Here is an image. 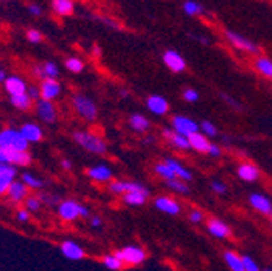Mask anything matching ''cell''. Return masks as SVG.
<instances>
[{"instance_id": "1", "label": "cell", "mask_w": 272, "mask_h": 271, "mask_svg": "<svg viewBox=\"0 0 272 271\" xmlns=\"http://www.w3.org/2000/svg\"><path fill=\"white\" fill-rule=\"evenodd\" d=\"M73 140L77 141L83 149H86V151H89V153L104 154L105 151H107V145H105V141L94 133L83 132V130L73 132Z\"/></svg>"}, {"instance_id": "2", "label": "cell", "mask_w": 272, "mask_h": 271, "mask_svg": "<svg viewBox=\"0 0 272 271\" xmlns=\"http://www.w3.org/2000/svg\"><path fill=\"white\" fill-rule=\"evenodd\" d=\"M72 102H73L75 111L78 112V116L85 119L86 122H94L97 119V107L89 97L83 96V94H75Z\"/></svg>"}, {"instance_id": "3", "label": "cell", "mask_w": 272, "mask_h": 271, "mask_svg": "<svg viewBox=\"0 0 272 271\" xmlns=\"http://www.w3.org/2000/svg\"><path fill=\"white\" fill-rule=\"evenodd\" d=\"M29 141L23 137L20 130L15 129H5L0 132V146L2 148H12V149H28Z\"/></svg>"}, {"instance_id": "4", "label": "cell", "mask_w": 272, "mask_h": 271, "mask_svg": "<svg viewBox=\"0 0 272 271\" xmlns=\"http://www.w3.org/2000/svg\"><path fill=\"white\" fill-rule=\"evenodd\" d=\"M115 255L123 263H126V265H130V266H138V265H141V263L146 260L145 250H143L141 247H136V245L123 247L122 250H117Z\"/></svg>"}, {"instance_id": "5", "label": "cell", "mask_w": 272, "mask_h": 271, "mask_svg": "<svg viewBox=\"0 0 272 271\" xmlns=\"http://www.w3.org/2000/svg\"><path fill=\"white\" fill-rule=\"evenodd\" d=\"M225 37L233 47H237L243 52H248V54H254V56L261 54V49L256 46L253 41L246 39V37H243V36H240L237 33H232V31H225Z\"/></svg>"}, {"instance_id": "6", "label": "cell", "mask_w": 272, "mask_h": 271, "mask_svg": "<svg viewBox=\"0 0 272 271\" xmlns=\"http://www.w3.org/2000/svg\"><path fill=\"white\" fill-rule=\"evenodd\" d=\"M172 127L173 130L181 133V135H186L190 137L191 133L194 132H199V124L193 120L191 117H186V116H175L172 119Z\"/></svg>"}, {"instance_id": "7", "label": "cell", "mask_w": 272, "mask_h": 271, "mask_svg": "<svg viewBox=\"0 0 272 271\" xmlns=\"http://www.w3.org/2000/svg\"><path fill=\"white\" fill-rule=\"evenodd\" d=\"M36 111H37V116H39L44 122L47 124H52L57 120V109L55 106L52 104L50 99H37V104H36Z\"/></svg>"}, {"instance_id": "8", "label": "cell", "mask_w": 272, "mask_h": 271, "mask_svg": "<svg viewBox=\"0 0 272 271\" xmlns=\"http://www.w3.org/2000/svg\"><path fill=\"white\" fill-rule=\"evenodd\" d=\"M80 208L81 205L73 200H65V201H60L58 205V214L62 220L65 221H73L77 220V218L80 216Z\"/></svg>"}, {"instance_id": "9", "label": "cell", "mask_w": 272, "mask_h": 271, "mask_svg": "<svg viewBox=\"0 0 272 271\" xmlns=\"http://www.w3.org/2000/svg\"><path fill=\"white\" fill-rule=\"evenodd\" d=\"M62 91V86L55 78H44L41 83V97L44 99H55V97Z\"/></svg>"}, {"instance_id": "10", "label": "cell", "mask_w": 272, "mask_h": 271, "mask_svg": "<svg viewBox=\"0 0 272 271\" xmlns=\"http://www.w3.org/2000/svg\"><path fill=\"white\" fill-rule=\"evenodd\" d=\"M249 205L262 214H272V201L269 197L262 193H253L249 197Z\"/></svg>"}, {"instance_id": "11", "label": "cell", "mask_w": 272, "mask_h": 271, "mask_svg": "<svg viewBox=\"0 0 272 271\" xmlns=\"http://www.w3.org/2000/svg\"><path fill=\"white\" fill-rule=\"evenodd\" d=\"M164 64L167 65L172 72H177V73L183 72L186 69L185 59L175 50H167V52H165V54H164Z\"/></svg>"}, {"instance_id": "12", "label": "cell", "mask_w": 272, "mask_h": 271, "mask_svg": "<svg viewBox=\"0 0 272 271\" xmlns=\"http://www.w3.org/2000/svg\"><path fill=\"white\" fill-rule=\"evenodd\" d=\"M146 107L156 116H164V114H167V112H169V102H167V99H164L162 96L154 94V96L148 97Z\"/></svg>"}, {"instance_id": "13", "label": "cell", "mask_w": 272, "mask_h": 271, "mask_svg": "<svg viewBox=\"0 0 272 271\" xmlns=\"http://www.w3.org/2000/svg\"><path fill=\"white\" fill-rule=\"evenodd\" d=\"M154 206L159 209V211H162L165 214H178L180 213V205L175 201V200H172L169 197H157L154 200Z\"/></svg>"}, {"instance_id": "14", "label": "cell", "mask_w": 272, "mask_h": 271, "mask_svg": "<svg viewBox=\"0 0 272 271\" xmlns=\"http://www.w3.org/2000/svg\"><path fill=\"white\" fill-rule=\"evenodd\" d=\"M62 253L63 257L68 258V260H73V261H78V260H83L85 258V250L78 245L72 242V240H65V242L62 244Z\"/></svg>"}, {"instance_id": "15", "label": "cell", "mask_w": 272, "mask_h": 271, "mask_svg": "<svg viewBox=\"0 0 272 271\" xmlns=\"http://www.w3.org/2000/svg\"><path fill=\"white\" fill-rule=\"evenodd\" d=\"M7 193H9V197L12 201H23V200H26L28 197V185L23 182H18V180H13V182L10 184L9 187V190H7Z\"/></svg>"}, {"instance_id": "16", "label": "cell", "mask_w": 272, "mask_h": 271, "mask_svg": "<svg viewBox=\"0 0 272 271\" xmlns=\"http://www.w3.org/2000/svg\"><path fill=\"white\" fill-rule=\"evenodd\" d=\"M148 197H149V190H148V189H143V190H131V192L123 193V201H125V205L140 206V205H145L146 200H148Z\"/></svg>"}, {"instance_id": "17", "label": "cell", "mask_w": 272, "mask_h": 271, "mask_svg": "<svg viewBox=\"0 0 272 271\" xmlns=\"http://www.w3.org/2000/svg\"><path fill=\"white\" fill-rule=\"evenodd\" d=\"M237 174L241 180H245V182H254V180L259 179V169L251 162H243L238 166Z\"/></svg>"}, {"instance_id": "18", "label": "cell", "mask_w": 272, "mask_h": 271, "mask_svg": "<svg viewBox=\"0 0 272 271\" xmlns=\"http://www.w3.org/2000/svg\"><path fill=\"white\" fill-rule=\"evenodd\" d=\"M208 232L216 239H227L230 236V228L221 220H209L208 223Z\"/></svg>"}, {"instance_id": "19", "label": "cell", "mask_w": 272, "mask_h": 271, "mask_svg": "<svg viewBox=\"0 0 272 271\" xmlns=\"http://www.w3.org/2000/svg\"><path fill=\"white\" fill-rule=\"evenodd\" d=\"M164 137L167 138V140H170V143L175 148H178V149H190L191 146H190V138L186 137V135H181V133H178V132H175V130H169V129H164Z\"/></svg>"}, {"instance_id": "20", "label": "cell", "mask_w": 272, "mask_h": 271, "mask_svg": "<svg viewBox=\"0 0 272 271\" xmlns=\"http://www.w3.org/2000/svg\"><path fill=\"white\" fill-rule=\"evenodd\" d=\"M86 174H88L91 179L97 180V182H107V180L112 179L113 172H112V169L109 168V166L99 164V166H94V168H89V169L86 171Z\"/></svg>"}, {"instance_id": "21", "label": "cell", "mask_w": 272, "mask_h": 271, "mask_svg": "<svg viewBox=\"0 0 272 271\" xmlns=\"http://www.w3.org/2000/svg\"><path fill=\"white\" fill-rule=\"evenodd\" d=\"M4 85H5V89H7V93H9L10 96L12 94H21V93H26V83L23 81L20 77H7L5 81H4Z\"/></svg>"}, {"instance_id": "22", "label": "cell", "mask_w": 272, "mask_h": 271, "mask_svg": "<svg viewBox=\"0 0 272 271\" xmlns=\"http://www.w3.org/2000/svg\"><path fill=\"white\" fill-rule=\"evenodd\" d=\"M20 132L29 143H37L42 140V129L36 124H25L20 129Z\"/></svg>"}, {"instance_id": "23", "label": "cell", "mask_w": 272, "mask_h": 271, "mask_svg": "<svg viewBox=\"0 0 272 271\" xmlns=\"http://www.w3.org/2000/svg\"><path fill=\"white\" fill-rule=\"evenodd\" d=\"M188 138H190V146L194 149V151H199V153H206L208 151L209 141H208V137L202 132L201 133L199 132H194Z\"/></svg>"}, {"instance_id": "24", "label": "cell", "mask_w": 272, "mask_h": 271, "mask_svg": "<svg viewBox=\"0 0 272 271\" xmlns=\"http://www.w3.org/2000/svg\"><path fill=\"white\" fill-rule=\"evenodd\" d=\"M10 102L13 107H17L20 111H28L33 104V97L28 93H21V94H12L10 96Z\"/></svg>"}, {"instance_id": "25", "label": "cell", "mask_w": 272, "mask_h": 271, "mask_svg": "<svg viewBox=\"0 0 272 271\" xmlns=\"http://www.w3.org/2000/svg\"><path fill=\"white\" fill-rule=\"evenodd\" d=\"M165 162H167L169 166H170V169L175 172L177 174V177H180L181 180H185V182H190V180L193 179V174L190 171H188L183 164H180L178 161H175V159H170V157H167L165 159Z\"/></svg>"}, {"instance_id": "26", "label": "cell", "mask_w": 272, "mask_h": 271, "mask_svg": "<svg viewBox=\"0 0 272 271\" xmlns=\"http://www.w3.org/2000/svg\"><path fill=\"white\" fill-rule=\"evenodd\" d=\"M130 127L134 130V132H140V133H146L149 130V120L145 117V116H141V114H133L130 117Z\"/></svg>"}, {"instance_id": "27", "label": "cell", "mask_w": 272, "mask_h": 271, "mask_svg": "<svg viewBox=\"0 0 272 271\" xmlns=\"http://www.w3.org/2000/svg\"><path fill=\"white\" fill-rule=\"evenodd\" d=\"M224 261L227 263V266H229L230 269H233V271H245L243 260H241V257H238L235 252H225L224 253Z\"/></svg>"}, {"instance_id": "28", "label": "cell", "mask_w": 272, "mask_h": 271, "mask_svg": "<svg viewBox=\"0 0 272 271\" xmlns=\"http://www.w3.org/2000/svg\"><path fill=\"white\" fill-rule=\"evenodd\" d=\"M254 69L259 73H262L264 77L272 78V60L267 57H258L254 60Z\"/></svg>"}, {"instance_id": "29", "label": "cell", "mask_w": 272, "mask_h": 271, "mask_svg": "<svg viewBox=\"0 0 272 271\" xmlns=\"http://www.w3.org/2000/svg\"><path fill=\"white\" fill-rule=\"evenodd\" d=\"M165 185H167L169 189L175 190L177 193H183V195L190 193V187H188V185H186V182H185V180H181L180 177L167 179V180H165Z\"/></svg>"}, {"instance_id": "30", "label": "cell", "mask_w": 272, "mask_h": 271, "mask_svg": "<svg viewBox=\"0 0 272 271\" xmlns=\"http://www.w3.org/2000/svg\"><path fill=\"white\" fill-rule=\"evenodd\" d=\"M54 2V10L55 13L62 15V17H68L73 12V2L72 0H52Z\"/></svg>"}, {"instance_id": "31", "label": "cell", "mask_w": 272, "mask_h": 271, "mask_svg": "<svg viewBox=\"0 0 272 271\" xmlns=\"http://www.w3.org/2000/svg\"><path fill=\"white\" fill-rule=\"evenodd\" d=\"M154 171H156V174L159 177H162L164 180H167V179H173V177H177V174L170 169V166L167 162H157L154 166Z\"/></svg>"}, {"instance_id": "32", "label": "cell", "mask_w": 272, "mask_h": 271, "mask_svg": "<svg viewBox=\"0 0 272 271\" xmlns=\"http://www.w3.org/2000/svg\"><path fill=\"white\" fill-rule=\"evenodd\" d=\"M183 12L190 17H198V15L204 13V9L199 2H194V0H186L183 4Z\"/></svg>"}, {"instance_id": "33", "label": "cell", "mask_w": 272, "mask_h": 271, "mask_svg": "<svg viewBox=\"0 0 272 271\" xmlns=\"http://www.w3.org/2000/svg\"><path fill=\"white\" fill-rule=\"evenodd\" d=\"M102 263H104L105 268L112 269V271H117V269L123 268V261L120 260L117 255H105V257L102 258Z\"/></svg>"}, {"instance_id": "34", "label": "cell", "mask_w": 272, "mask_h": 271, "mask_svg": "<svg viewBox=\"0 0 272 271\" xmlns=\"http://www.w3.org/2000/svg\"><path fill=\"white\" fill-rule=\"evenodd\" d=\"M109 190L113 195H123L128 190V180H115L109 185Z\"/></svg>"}, {"instance_id": "35", "label": "cell", "mask_w": 272, "mask_h": 271, "mask_svg": "<svg viewBox=\"0 0 272 271\" xmlns=\"http://www.w3.org/2000/svg\"><path fill=\"white\" fill-rule=\"evenodd\" d=\"M65 65H66V69L70 70V72H73V73H80L83 69H85V64H83L81 60H80V59H77V57H70V59H66Z\"/></svg>"}, {"instance_id": "36", "label": "cell", "mask_w": 272, "mask_h": 271, "mask_svg": "<svg viewBox=\"0 0 272 271\" xmlns=\"http://www.w3.org/2000/svg\"><path fill=\"white\" fill-rule=\"evenodd\" d=\"M21 180H23V182H25L28 187H31V189H41V187L44 185V182H42L41 179H36L34 176L29 174V172H25V174H23V177H21Z\"/></svg>"}, {"instance_id": "37", "label": "cell", "mask_w": 272, "mask_h": 271, "mask_svg": "<svg viewBox=\"0 0 272 271\" xmlns=\"http://www.w3.org/2000/svg\"><path fill=\"white\" fill-rule=\"evenodd\" d=\"M199 130L206 135V137H216L217 135V129L214 124H211L209 120H204V122L199 124Z\"/></svg>"}, {"instance_id": "38", "label": "cell", "mask_w": 272, "mask_h": 271, "mask_svg": "<svg viewBox=\"0 0 272 271\" xmlns=\"http://www.w3.org/2000/svg\"><path fill=\"white\" fill-rule=\"evenodd\" d=\"M42 201L39 197H26V209L28 211H39Z\"/></svg>"}, {"instance_id": "39", "label": "cell", "mask_w": 272, "mask_h": 271, "mask_svg": "<svg viewBox=\"0 0 272 271\" xmlns=\"http://www.w3.org/2000/svg\"><path fill=\"white\" fill-rule=\"evenodd\" d=\"M44 72H45V77H49V78H57L58 77V67L54 62H45L44 64Z\"/></svg>"}, {"instance_id": "40", "label": "cell", "mask_w": 272, "mask_h": 271, "mask_svg": "<svg viewBox=\"0 0 272 271\" xmlns=\"http://www.w3.org/2000/svg\"><path fill=\"white\" fill-rule=\"evenodd\" d=\"M241 260H243L245 271H258V269H259V265H258V263H256L251 257H248V255H245V257H241Z\"/></svg>"}, {"instance_id": "41", "label": "cell", "mask_w": 272, "mask_h": 271, "mask_svg": "<svg viewBox=\"0 0 272 271\" xmlns=\"http://www.w3.org/2000/svg\"><path fill=\"white\" fill-rule=\"evenodd\" d=\"M15 180V176L13 174H7V172H0V185L5 187L7 190H9L10 184Z\"/></svg>"}, {"instance_id": "42", "label": "cell", "mask_w": 272, "mask_h": 271, "mask_svg": "<svg viewBox=\"0 0 272 271\" xmlns=\"http://www.w3.org/2000/svg\"><path fill=\"white\" fill-rule=\"evenodd\" d=\"M183 99L186 102H196L199 99V93L196 91V89H186V91L183 93Z\"/></svg>"}, {"instance_id": "43", "label": "cell", "mask_w": 272, "mask_h": 271, "mask_svg": "<svg viewBox=\"0 0 272 271\" xmlns=\"http://www.w3.org/2000/svg\"><path fill=\"white\" fill-rule=\"evenodd\" d=\"M26 37H28V41L29 42H33V44H37V42H41L42 41V34L37 31V29H29L28 31V34H26Z\"/></svg>"}, {"instance_id": "44", "label": "cell", "mask_w": 272, "mask_h": 271, "mask_svg": "<svg viewBox=\"0 0 272 271\" xmlns=\"http://www.w3.org/2000/svg\"><path fill=\"white\" fill-rule=\"evenodd\" d=\"M39 198L42 203H45V205H57L58 203V197H55V195H49V193H42L39 195Z\"/></svg>"}, {"instance_id": "45", "label": "cell", "mask_w": 272, "mask_h": 271, "mask_svg": "<svg viewBox=\"0 0 272 271\" xmlns=\"http://www.w3.org/2000/svg\"><path fill=\"white\" fill-rule=\"evenodd\" d=\"M211 157H221V154H222V149H221V146H217V145H214V143H209V146H208V151H206Z\"/></svg>"}, {"instance_id": "46", "label": "cell", "mask_w": 272, "mask_h": 271, "mask_svg": "<svg viewBox=\"0 0 272 271\" xmlns=\"http://www.w3.org/2000/svg\"><path fill=\"white\" fill-rule=\"evenodd\" d=\"M190 221L194 223V224H199L204 221V214L202 211H199V209H191V213H190Z\"/></svg>"}, {"instance_id": "47", "label": "cell", "mask_w": 272, "mask_h": 271, "mask_svg": "<svg viewBox=\"0 0 272 271\" xmlns=\"http://www.w3.org/2000/svg\"><path fill=\"white\" fill-rule=\"evenodd\" d=\"M26 93L33 97V101H37V99H39V96H41V88H37V86L31 85V86H28Z\"/></svg>"}, {"instance_id": "48", "label": "cell", "mask_w": 272, "mask_h": 271, "mask_svg": "<svg viewBox=\"0 0 272 271\" xmlns=\"http://www.w3.org/2000/svg\"><path fill=\"white\" fill-rule=\"evenodd\" d=\"M211 189H213V190H214L216 193H219V195H222V193L227 192L225 184H224V182H217V180H214L213 185H211Z\"/></svg>"}, {"instance_id": "49", "label": "cell", "mask_w": 272, "mask_h": 271, "mask_svg": "<svg viewBox=\"0 0 272 271\" xmlns=\"http://www.w3.org/2000/svg\"><path fill=\"white\" fill-rule=\"evenodd\" d=\"M17 220L20 223H28L29 221V211H26V209H20V211H17Z\"/></svg>"}, {"instance_id": "50", "label": "cell", "mask_w": 272, "mask_h": 271, "mask_svg": "<svg viewBox=\"0 0 272 271\" xmlns=\"http://www.w3.org/2000/svg\"><path fill=\"white\" fill-rule=\"evenodd\" d=\"M28 12L33 15V17H41V13H42V9L39 5H29L28 7Z\"/></svg>"}, {"instance_id": "51", "label": "cell", "mask_w": 272, "mask_h": 271, "mask_svg": "<svg viewBox=\"0 0 272 271\" xmlns=\"http://www.w3.org/2000/svg\"><path fill=\"white\" fill-rule=\"evenodd\" d=\"M34 75H36V77H39L41 80L47 78V77H45V72H44V65H36L34 67Z\"/></svg>"}, {"instance_id": "52", "label": "cell", "mask_w": 272, "mask_h": 271, "mask_svg": "<svg viewBox=\"0 0 272 271\" xmlns=\"http://www.w3.org/2000/svg\"><path fill=\"white\" fill-rule=\"evenodd\" d=\"M101 224H102V220L99 216H91V226H93V228H99Z\"/></svg>"}, {"instance_id": "53", "label": "cell", "mask_w": 272, "mask_h": 271, "mask_svg": "<svg viewBox=\"0 0 272 271\" xmlns=\"http://www.w3.org/2000/svg\"><path fill=\"white\" fill-rule=\"evenodd\" d=\"M62 168H65V169H72V162H70V161H66V159H63V161H62Z\"/></svg>"}, {"instance_id": "54", "label": "cell", "mask_w": 272, "mask_h": 271, "mask_svg": "<svg viewBox=\"0 0 272 271\" xmlns=\"http://www.w3.org/2000/svg\"><path fill=\"white\" fill-rule=\"evenodd\" d=\"M93 56H96V57H99V56H101V49L97 47V46L93 47Z\"/></svg>"}, {"instance_id": "55", "label": "cell", "mask_w": 272, "mask_h": 271, "mask_svg": "<svg viewBox=\"0 0 272 271\" xmlns=\"http://www.w3.org/2000/svg\"><path fill=\"white\" fill-rule=\"evenodd\" d=\"M5 78H7V77H5V72H4V70H0V83H4Z\"/></svg>"}, {"instance_id": "56", "label": "cell", "mask_w": 272, "mask_h": 271, "mask_svg": "<svg viewBox=\"0 0 272 271\" xmlns=\"http://www.w3.org/2000/svg\"><path fill=\"white\" fill-rule=\"evenodd\" d=\"M5 193H7V189H5V187L0 185V197H2V195H5Z\"/></svg>"}, {"instance_id": "57", "label": "cell", "mask_w": 272, "mask_h": 271, "mask_svg": "<svg viewBox=\"0 0 272 271\" xmlns=\"http://www.w3.org/2000/svg\"><path fill=\"white\" fill-rule=\"evenodd\" d=\"M122 96H123V97L128 96V91H126V89H123V91H122Z\"/></svg>"}, {"instance_id": "58", "label": "cell", "mask_w": 272, "mask_h": 271, "mask_svg": "<svg viewBox=\"0 0 272 271\" xmlns=\"http://www.w3.org/2000/svg\"><path fill=\"white\" fill-rule=\"evenodd\" d=\"M270 223H272V214H270Z\"/></svg>"}]
</instances>
